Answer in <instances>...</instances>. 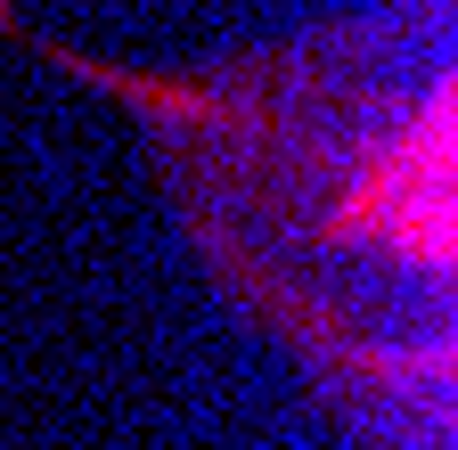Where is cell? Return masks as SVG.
Here are the masks:
<instances>
[{"mask_svg": "<svg viewBox=\"0 0 458 450\" xmlns=\"http://www.w3.org/2000/svg\"><path fill=\"white\" fill-rule=\"evenodd\" d=\"M0 25L123 115L213 295L360 450H450L458 25L450 0L319 17L205 66H114Z\"/></svg>", "mask_w": 458, "mask_h": 450, "instance_id": "6da1fadb", "label": "cell"}]
</instances>
